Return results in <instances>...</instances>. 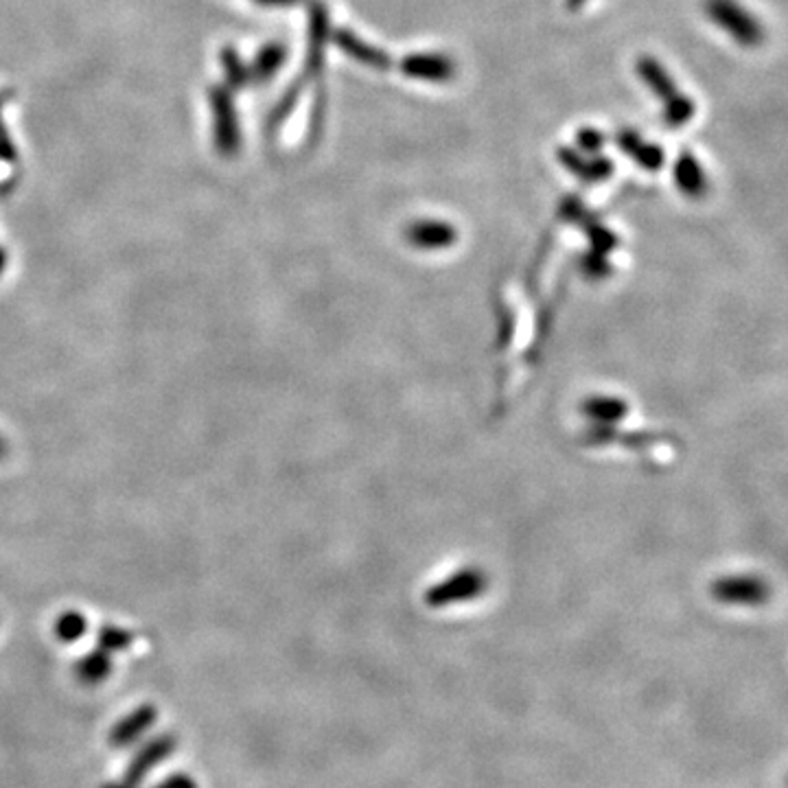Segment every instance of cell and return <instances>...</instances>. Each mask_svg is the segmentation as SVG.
Here are the masks:
<instances>
[{"label": "cell", "mask_w": 788, "mask_h": 788, "mask_svg": "<svg viewBox=\"0 0 788 788\" xmlns=\"http://www.w3.org/2000/svg\"><path fill=\"white\" fill-rule=\"evenodd\" d=\"M101 642L110 648H119V646H125L127 642H130V635L119 631V629H103Z\"/></svg>", "instance_id": "3"}, {"label": "cell", "mask_w": 788, "mask_h": 788, "mask_svg": "<svg viewBox=\"0 0 788 788\" xmlns=\"http://www.w3.org/2000/svg\"><path fill=\"white\" fill-rule=\"evenodd\" d=\"M3 270H5V250L0 248V272H3Z\"/></svg>", "instance_id": "5"}, {"label": "cell", "mask_w": 788, "mask_h": 788, "mask_svg": "<svg viewBox=\"0 0 788 788\" xmlns=\"http://www.w3.org/2000/svg\"><path fill=\"white\" fill-rule=\"evenodd\" d=\"M217 101V145L222 152L230 154L237 149V125H235V117H233V110H230V103L224 95H215Z\"/></svg>", "instance_id": "1"}, {"label": "cell", "mask_w": 788, "mask_h": 788, "mask_svg": "<svg viewBox=\"0 0 788 788\" xmlns=\"http://www.w3.org/2000/svg\"><path fill=\"white\" fill-rule=\"evenodd\" d=\"M86 631V620L79 616L77 611L71 613H64V616L57 620V635L62 637L66 642H73L77 637L84 635Z\"/></svg>", "instance_id": "2"}, {"label": "cell", "mask_w": 788, "mask_h": 788, "mask_svg": "<svg viewBox=\"0 0 788 788\" xmlns=\"http://www.w3.org/2000/svg\"><path fill=\"white\" fill-rule=\"evenodd\" d=\"M5 454H7V443H5L3 438H0V460L5 458Z\"/></svg>", "instance_id": "4"}]
</instances>
